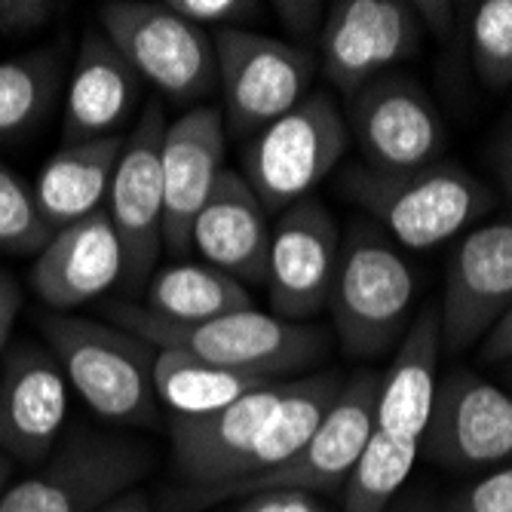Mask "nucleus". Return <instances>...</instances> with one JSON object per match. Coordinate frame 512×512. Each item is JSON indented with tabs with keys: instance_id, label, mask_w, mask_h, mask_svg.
Masks as SVG:
<instances>
[{
	"instance_id": "5",
	"label": "nucleus",
	"mask_w": 512,
	"mask_h": 512,
	"mask_svg": "<svg viewBox=\"0 0 512 512\" xmlns=\"http://www.w3.org/2000/svg\"><path fill=\"white\" fill-rule=\"evenodd\" d=\"M378 393L381 375L378 371H359L347 378L341 396L322 417L316 433L307 445L289 457L279 467L243 479L237 485H227L218 491L194 494V491H172L166 512H197L221 500H243L258 491H304V494H341L368 436L375 433V414H378Z\"/></svg>"
},
{
	"instance_id": "25",
	"label": "nucleus",
	"mask_w": 512,
	"mask_h": 512,
	"mask_svg": "<svg viewBox=\"0 0 512 512\" xmlns=\"http://www.w3.org/2000/svg\"><path fill=\"white\" fill-rule=\"evenodd\" d=\"M62 46L0 62V142L31 132L59 99Z\"/></svg>"
},
{
	"instance_id": "1",
	"label": "nucleus",
	"mask_w": 512,
	"mask_h": 512,
	"mask_svg": "<svg viewBox=\"0 0 512 512\" xmlns=\"http://www.w3.org/2000/svg\"><path fill=\"white\" fill-rule=\"evenodd\" d=\"M108 313L120 329L157 350H181L215 365L267 371L276 378L298 375L329 350V335L316 325L258 313L255 307L206 322H169L142 304H114Z\"/></svg>"
},
{
	"instance_id": "38",
	"label": "nucleus",
	"mask_w": 512,
	"mask_h": 512,
	"mask_svg": "<svg viewBox=\"0 0 512 512\" xmlns=\"http://www.w3.org/2000/svg\"><path fill=\"white\" fill-rule=\"evenodd\" d=\"M99 512H157V506L142 488H132L126 494H120L117 500H111L108 506H102Z\"/></svg>"
},
{
	"instance_id": "9",
	"label": "nucleus",
	"mask_w": 512,
	"mask_h": 512,
	"mask_svg": "<svg viewBox=\"0 0 512 512\" xmlns=\"http://www.w3.org/2000/svg\"><path fill=\"white\" fill-rule=\"evenodd\" d=\"M212 43L227 132L255 135L307 99L316 62L301 46L243 28H224Z\"/></svg>"
},
{
	"instance_id": "18",
	"label": "nucleus",
	"mask_w": 512,
	"mask_h": 512,
	"mask_svg": "<svg viewBox=\"0 0 512 512\" xmlns=\"http://www.w3.org/2000/svg\"><path fill=\"white\" fill-rule=\"evenodd\" d=\"M28 279L50 313H71L123 283V246L108 212L56 230Z\"/></svg>"
},
{
	"instance_id": "30",
	"label": "nucleus",
	"mask_w": 512,
	"mask_h": 512,
	"mask_svg": "<svg viewBox=\"0 0 512 512\" xmlns=\"http://www.w3.org/2000/svg\"><path fill=\"white\" fill-rule=\"evenodd\" d=\"M166 7L203 31L209 25H218L224 31L234 22L258 19V10H261L258 4H252V0H169Z\"/></svg>"
},
{
	"instance_id": "33",
	"label": "nucleus",
	"mask_w": 512,
	"mask_h": 512,
	"mask_svg": "<svg viewBox=\"0 0 512 512\" xmlns=\"http://www.w3.org/2000/svg\"><path fill=\"white\" fill-rule=\"evenodd\" d=\"M270 10L279 16V22L286 25L289 34H298V37H310L325 19V13H329L322 4H316V0H276V4H270Z\"/></svg>"
},
{
	"instance_id": "24",
	"label": "nucleus",
	"mask_w": 512,
	"mask_h": 512,
	"mask_svg": "<svg viewBox=\"0 0 512 512\" xmlns=\"http://www.w3.org/2000/svg\"><path fill=\"white\" fill-rule=\"evenodd\" d=\"M142 307L169 322H206L237 310H252V295L240 279L212 264L181 261L151 276L148 304Z\"/></svg>"
},
{
	"instance_id": "10",
	"label": "nucleus",
	"mask_w": 512,
	"mask_h": 512,
	"mask_svg": "<svg viewBox=\"0 0 512 512\" xmlns=\"http://www.w3.org/2000/svg\"><path fill=\"white\" fill-rule=\"evenodd\" d=\"M421 454L457 476L512 463V393L476 371H448L436 384Z\"/></svg>"
},
{
	"instance_id": "3",
	"label": "nucleus",
	"mask_w": 512,
	"mask_h": 512,
	"mask_svg": "<svg viewBox=\"0 0 512 512\" xmlns=\"http://www.w3.org/2000/svg\"><path fill=\"white\" fill-rule=\"evenodd\" d=\"M46 347L65 371L68 387L111 424H157L154 347L126 329L74 313H40Z\"/></svg>"
},
{
	"instance_id": "35",
	"label": "nucleus",
	"mask_w": 512,
	"mask_h": 512,
	"mask_svg": "<svg viewBox=\"0 0 512 512\" xmlns=\"http://www.w3.org/2000/svg\"><path fill=\"white\" fill-rule=\"evenodd\" d=\"M22 310V289L10 273H0V353H7L16 316Z\"/></svg>"
},
{
	"instance_id": "17",
	"label": "nucleus",
	"mask_w": 512,
	"mask_h": 512,
	"mask_svg": "<svg viewBox=\"0 0 512 512\" xmlns=\"http://www.w3.org/2000/svg\"><path fill=\"white\" fill-rule=\"evenodd\" d=\"M224 163V117L215 108H191L163 132V246L191 252V224L209 200Z\"/></svg>"
},
{
	"instance_id": "4",
	"label": "nucleus",
	"mask_w": 512,
	"mask_h": 512,
	"mask_svg": "<svg viewBox=\"0 0 512 512\" xmlns=\"http://www.w3.org/2000/svg\"><path fill=\"white\" fill-rule=\"evenodd\" d=\"M417 276L405 255L368 224H353L329 295L338 341L353 359L396 353L414 322Z\"/></svg>"
},
{
	"instance_id": "37",
	"label": "nucleus",
	"mask_w": 512,
	"mask_h": 512,
	"mask_svg": "<svg viewBox=\"0 0 512 512\" xmlns=\"http://www.w3.org/2000/svg\"><path fill=\"white\" fill-rule=\"evenodd\" d=\"M494 166H497V178L503 184L506 197L512 200V120L503 129L500 142H497V154H494Z\"/></svg>"
},
{
	"instance_id": "29",
	"label": "nucleus",
	"mask_w": 512,
	"mask_h": 512,
	"mask_svg": "<svg viewBox=\"0 0 512 512\" xmlns=\"http://www.w3.org/2000/svg\"><path fill=\"white\" fill-rule=\"evenodd\" d=\"M439 512H512V463L467 482L439 503Z\"/></svg>"
},
{
	"instance_id": "28",
	"label": "nucleus",
	"mask_w": 512,
	"mask_h": 512,
	"mask_svg": "<svg viewBox=\"0 0 512 512\" xmlns=\"http://www.w3.org/2000/svg\"><path fill=\"white\" fill-rule=\"evenodd\" d=\"M56 230L46 224L34 206L28 184L0 160V252L40 255Z\"/></svg>"
},
{
	"instance_id": "27",
	"label": "nucleus",
	"mask_w": 512,
	"mask_h": 512,
	"mask_svg": "<svg viewBox=\"0 0 512 512\" xmlns=\"http://www.w3.org/2000/svg\"><path fill=\"white\" fill-rule=\"evenodd\" d=\"M473 68L491 89L512 83V0H482L470 7Z\"/></svg>"
},
{
	"instance_id": "26",
	"label": "nucleus",
	"mask_w": 512,
	"mask_h": 512,
	"mask_svg": "<svg viewBox=\"0 0 512 512\" xmlns=\"http://www.w3.org/2000/svg\"><path fill=\"white\" fill-rule=\"evenodd\" d=\"M417 457H421V442L396 439L375 430L341 491V512H387L408 482Z\"/></svg>"
},
{
	"instance_id": "19",
	"label": "nucleus",
	"mask_w": 512,
	"mask_h": 512,
	"mask_svg": "<svg viewBox=\"0 0 512 512\" xmlns=\"http://www.w3.org/2000/svg\"><path fill=\"white\" fill-rule=\"evenodd\" d=\"M142 96V77L99 31H86L62 108V145H86L120 135Z\"/></svg>"
},
{
	"instance_id": "34",
	"label": "nucleus",
	"mask_w": 512,
	"mask_h": 512,
	"mask_svg": "<svg viewBox=\"0 0 512 512\" xmlns=\"http://www.w3.org/2000/svg\"><path fill=\"white\" fill-rule=\"evenodd\" d=\"M417 13V22H421L424 34H433L439 40H451L454 37V22L460 7L457 4H436V0H421V4H411Z\"/></svg>"
},
{
	"instance_id": "41",
	"label": "nucleus",
	"mask_w": 512,
	"mask_h": 512,
	"mask_svg": "<svg viewBox=\"0 0 512 512\" xmlns=\"http://www.w3.org/2000/svg\"><path fill=\"white\" fill-rule=\"evenodd\" d=\"M503 378H506V384L512 387V362H506V371H503Z\"/></svg>"
},
{
	"instance_id": "39",
	"label": "nucleus",
	"mask_w": 512,
	"mask_h": 512,
	"mask_svg": "<svg viewBox=\"0 0 512 512\" xmlns=\"http://www.w3.org/2000/svg\"><path fill=\"white\" fill-rule=\"evenodd\" d=\"M387 512H439V503L430 500V497H411V500H402V503L390 506Z\"/></svg>"
},
{
	"instance_id": "15",
	"label": "nucleus",
	"mask_w": 512,
	"mask_h": 512,
	"mask_svg": "<svg viewBox=\"0 0 512 512\" xmlns=\"http://www.w3.org/2000/svg\"><path fill=\"white\" fill-rule=\"evenodd\" d=\"M338 258L341 230L319 200H301L279 215L264 273L273 316L301 322L329 307Z\"/></svg>"
},
{
	"instance_id": "31",
	"label": "nucleus",
	"mask_w": 512,
	"mask_h": 512,
	"mask_svg": "<svg viewBox=\"0 0 512 512\" xmlns=\"http://www.w3.org/2000/svg\"><path fill=\"white\" fill-rule=\"evenodd\" d=\"M62 4L53 0H0V37L34 34L59 16Z\"/></svg>"
},
{
	"instance_id": "12",
	"label": "nucleus",
	"mask_w": 512,
	"mask_h": 512,
	"mask_svg": "<svg viewBox=\"0 0 512 512\" xmlns=\"http://www.w3.org/2000/svg\"><path fill=\"white\" fill-rule=\"evenodd\" d=\"M163 132L160 105H148L126 135L105 212L123 246V286L142 292L163 249Z\"/></svg>"
},
{
	"instance_id": "40",
	"label": "nucleus",
	"mask_w": 512,
	"mask_h": 512,
	"mask_svg": "<svg viewBox=\"0 0 512 512\" xmlns=\"http://www.w3.org/2000/svg\"><path fill=\"white\" fill-rule=\"evenodd\" d=\"M13 467H16V463L4 451H0V497H4L7 488L13 485Z\"/></svg>"
},
{
	"instance_id": "22",
	"label": "nucleus",
	"mask_w": 512,
	"mask_h": 512,
	"mask_svg": "<svg viewBox=\"0 0 512 512\" xmlns=\"http://www.w3.org/2000/svg\"><path fill=\"white\" fill-rule=\"evenodd\" d=\"M126 135L86 145H62L34 178V206L53 230L96 215L108 203L111 178Z\"/></svg>"
},
{
	"instance_id": "21",
	"label": "nucleus",
	"mask_w": 512,
	"mask_h": 512,
	"mask_svg": "<svg viewBox=\"0 0 512 512\" xmlns=\"http://www.w3.org/2000/svg\"><path fill=\"white\" fill-rule=\"evenodd\" d=\"M439 356V310L427 307L414 316L408 335L396 347L393 365L381 375L375 430L408 442H424L439 384Z\"/></svg>"
},
{
	"instance_id": "13",
	"label": "nucleus",
	"mask_w": 512,
	"mask_h": 512,
	"mask_svg": "<svg viewBox=\"0 0 512 512\" xmlns=\"http://www.w3.org/2000/svg\"><path fill=\"white\" fill-rule=\"evenodd\" d=\"M424 28L402 0H338L319 28V65L347 99L387 74V68L421 53Z\"/></svg>"
},
{
	"instance_id": "6",
	"label": "nucleus",
	"mask_w": 512,
	"mask_h": 512,
	"mask_svg": "<svg viewBox=\"0 0 512 512\" xmlns=\"http://www.w3.org/2000/svg\"><path fill=\"white\" fill-rule=\"evenodd\" d=\"M347 148L350 129L335 99L329 92H307L289 114L252 135L243 151V178L267 215H283L310 200L313 188L329 178Z\"/></svg>"
},
{
	"instance_id": "16",
	"label": "nucleus",
	"mask_w": 512,
	"mask_h": 512,
	"mask_svg": "<svg viewBox=\"0 0 512 512\" xmlns=\"http://www.w3.org/2000/svg\"><path fill=\"white\" fill-rule=\"evenodd\" d=\"M68 421V381L50 353L34 341L7 350L0 365V451L13 463L40 467Z\"/></svg>"
},
{
	"instance_id": "11",
	"label": "nucleus",
	"mask_w": 512,
	"mask_h": 512,
	"mask_svg": "<svg viewBox=\"0 0 512 512\" xmlns=\"http://www.w3.org/2000/svg\"><path fill=\"white\" fill-rule=\"evenodd\" d=\"M350 138L371 172L399 175L442 160L445 123L427 92L405 74H381L350 99Z\"/></svg>"
},
{
	"instance_id": "23",
	"label": "nucleus",
	"mask_w": 512,
	"mask_h": 512,
	"mask_svg": "<svg viewBox=\"0 0 512 512\" xmlns=\"http://www.w3.org/2000/svg\"><path fill=\"white\" fill-rule=\"evenodd\" d=\"M279 381L289 378H276L252 368H227L181 350L154 347V390L160 405L169 408L175 417H203L221 411L237 399Z\"/></svg>"
},
{
	"instance_id": "7",
	"label": "nucleus",
	"mask_w": 512,
	"mask_h": 512,
	"mask_svg": "<svg viewBox=\"0 0 512 512\" xmlns=\"http://www.w3.org/2000/svg\"><path fill=\"white\" fill-rule=\"evenodd\" d=\"M151 467L154 457L142 442L74 430L56 442L34 473L7 488L0 512H99L138 488Z\"/></svg>"
},
{
	"instance_id": "32",
	"label": "nucleus",
	"mask_w": 512,
	"mask_h": 512,
	"mask_svg": "<svg viewBox=\"0 0 512 512\" xmlns=\"http://www.w3.org/2000/svg\"><path fill=\"white\" fill-rule=\"evenodd\" d=\"M234 512H329L316 494L304 491H258L237 503Z\"/></svg>"
},
{
	"instance_id": "14",
	"label": "nucleus",
	"mask_w": 512,
	"mask_h": 512,
	"mask_svg": "<svg viewBox=\"0 0 512 512\" xmlns=\"http://www.w3.org/2000/svg\"><path fill=\"white\" fill-rule=\"evenodd\" d=\"M512 307V218L467 230L448 261L439 335L445 353L479 344Z\"/></svg>"
},
{
	"instance_id": "8",
	"label": "nucleus",
	"mask_w": 512,
	"mask_h": 512,
	"mask_svg": "<svg viewBox=\"0 0 512 512\" xmlns=\"http://www.w3.org/2000/svg\"><path fill=\"white\" fill-rule=\"evenodd\" d=\"M99 25L142 83L160 89L169 102L188 105L215 89L218 62L212 37L166 4L108 0L99 7Z\"/></svg>"
},
{
	"instance_id": "20",
	"label": "nucleus",
	"mask_w": 512,
	"mask_h": 512,
	"mask_svg": "<svg viewBox=\"0 0 512 512\" xmlns=\"http://www.w3.org/2000/svg\"><path fill=\"white\" fill-rule=\"evenodd\" d=\"M267 209L249 188V181L221 169L215 188L191 224V249L203 255V264L224 270L240 283H264L270 252Z\"/></svg>"
},
{
	"instance_id": "2",
	"label": "nucleus",
	"mask_w": 512,
	"mask_h": 512,
	"mask_svg": "<svg viewBox=\"0 0 512 512\" xmlns=\"http://www.w3.org/2000/svg\"><path fill=\"white\" fill-rule=\"evenodd\" d=\"M341 194L414 252L448 243L494 209L488 184L451 160L399 175L350 166L341 178Z\"/></svg>"
},
{
	"instance_id": "36",
	"label": "nucleus",
	"mask_w": 512,
	"mask_h": 512,
	"mask_svg": "<svg viewBox=\"0 0 512 512\" xmlns=\"http://www.w3.org/2000/svg\"><path fill=\"white\" fill-rule=\"evenodd\" d=\"M482 359L485 362H512V307L482 338Z\"/></svg>"
}]
</instances>
